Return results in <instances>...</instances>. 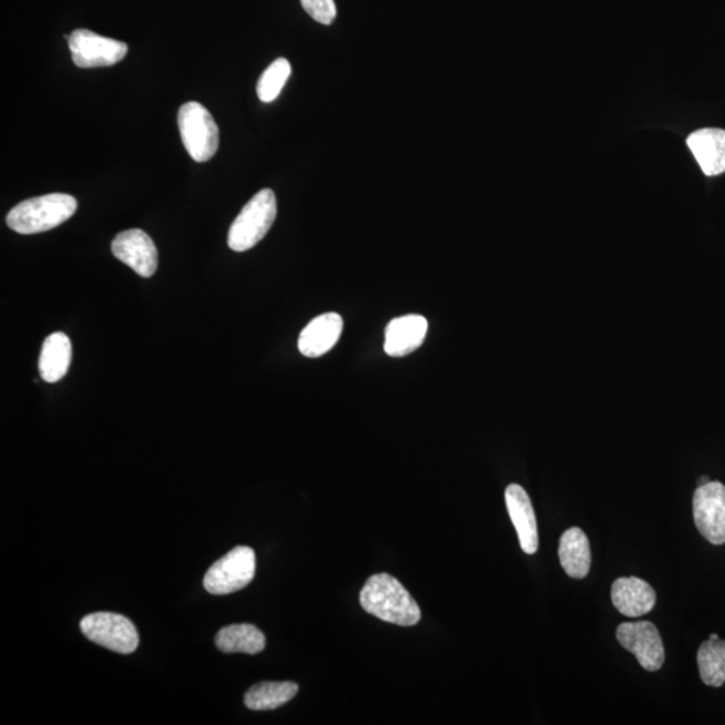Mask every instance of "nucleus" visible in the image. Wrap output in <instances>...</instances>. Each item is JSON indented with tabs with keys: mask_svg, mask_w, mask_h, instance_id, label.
I'll use <instances>...</instances> for the list:
<instances>
[{
	"mask_svg": "<svg viewBox=\"0 0 725 725\" xmlns=\"http://www.w3.org/2000/svg\"><path fill=\"white\" fill-rule=\"evenodd\" d=\"M360 604L368 614L398 626H415L421 609L398 579L389 574L368 578L360 591Z\"/></svg>",
	"mask_w": 725,
	"mask_h": 725,
	"instance_id": "obj_1",
	"label": "nucleus"
},
{
	"mask_svg": "<svg viewBox=\"0 0 725 725\" xmlns=\"http://www.w3.org/2000/svg\"><path fill=\"white\" fill-rule=\"evenodd\" d=\"M78 210V201L68 194H49L19 203L6 222L19 234H38L52 231L67 222Z\"/></svg>",
	"mask_w": 725,
	"mask_h": 725,
	"instance_id": "obj_2",
	"label": "nucleus"
},
{
	"mask_svg": "<svg viewBox=\"0 0 725 725\" xmlns=\"http://www.w3.org/2000/svg\"><path fill=\"white\" fill-rule=\"evenodd\" d=\"M277 216L276 195L270 188L261 190L247 202L228 231L227 244L234 252H247L265 238Z\"/></svg>",
	"mask_w": 725,
	"mask_h": 725,
	"instance_id": "obj_3",
	"label": "nucleus"
},
{
	"mask_svg": "<svg viewBox=\"0 0 725 725\" xmlns=\"http://www.w3.org/2000/svg\"><path fill=\"white\" fill-rule=\"evenodd\" d=\"M184 149L195 162L205 163L219 147V130L212 113L195 101L183 104L177 113Z\"/></svg>",
	"mask_w": 725,
	"mask_h": 725,
	"instance_id": "obj_4",
	"label": "nucleus"
},
{
	"mask_svg": "<svg viewBox=\"0 0 725 725\" xmlns=\"http://www.w3.org/2000/svg\"><path fill=\"white\" fill-rule=\"evenodd\" d=\"M256 576V553L251 547H235L206 572L203 586L213 595H227L245 589Z\"/></svg>",
	"mask_w": 725,
	"mask_h": 725,
	"instance_id": "obj_5",
	"label": "nucleus"
},
{
	"mask_svg": "<svg viewBox=\"0 0 725 725\" xmlns=\"http://www.w3.org/2000/svg\"><path fill=\"white\" fill-rule=\"evenodd\" d=\"M88 640L120 654H131L139 646V633L132 621L114 613H93L80 622Z\"/></svg>",
	"mask_w": 725,
	"mask_h": 725,
	"instance_id": "obj_6",
	"label": "nucleus"
},
{
	"mask_svg": "<svg viewBox=\"0 0 725 725\" xmlns=\"http://www.w3.org/2000/svg\"><path fill=\"white\" fill-rule=\"evenodd\" d=\"M68 42L74 65L82 69L113 67L129 53V44L85 29L74 30Z\"/></svg>",
	"mask_w": 725,
	"mask_h": 725,
	"instance_id": "obj_7",
	"label": "nucleus"
},
{
	"mask_svg": "<svg viewBox=\"0 0 725 725\" xmlns=\"http://www.w3.org/2000/svg\"><path fill=\"white\" fill-rule=\"evenodd\" d=\"M693 518L698 532L709 543H725V487L722 482L709 481L696 489L693 496Z\"/></svg>",
	"mask_w": 725,
	"mask_h": 725,
	"instance_id": "obj_8",
	"label": "nucleus"
},
{
	"mask_svg": "<svg viewBox=\"0 0 725 725\" xmlns=\"http://www.w3.org/2000/svg\"><path fill=\"white\" fill-rule=\"evenodd\" d=\"M620 644L637 657L649 672H657L665 661V649L658 629L652 622H623L616 629Z\"/></svg>",
	"mask_w": 725,
	"mask_h": 725,
	"instance_id": "obj_9",
	"label": "nucleus"
},
{
	"mask_svg": "<svg viewBox=\"0 0 725 725\" xmlns=\"http://www.w3.org/2000/svg\"><path fill=\"white\" fill-rule=\"evenodd\" d=\"M112 253L139 276L150 278L155 275L157 249L150 235L140 228L118 234L112 242Z\"/></svg>",
	"mask_w": 725,
	"mask_h": 725,
	"instance_id": "obj_10",
	"label": "nucleus"
},
{
	"mask_svg": "<svg viewBox=\"0 0 725 725\" xmlns=\"http://www.w3.org/2000/svg\"><path fill=\"white\" fill-rule=\"evenodd\" d=\"M508 513L517 528L521 550L533 555L539 549V533L535 511H533L530 496L523 487L511 483L506 491Z\"/></svg>",
	"mask_w": 725,
	"mask_h": 725,
	"instance_id": "obj_11",
	"label": "nucleus"
},
{
	"mask_svg": "<svg viewBox=\"0 0 725 725\" xmlns=\"http://www.w3.org/2000/svg\"><path fill=\"white\" fill-rule=\"evenodd\" d=\"M614 606L623 615L631 619L646 615L656 606V591L640 578H620L612 588Z\"/></svg>",
	"mask_w": 725,
	"mask_h": 725,
	"instance_id": "obj_12",
	"label": "nucleus"
},
{
	"mask_svg": "<svg viewBox=\"0 0 725 725\" xmlns=\"http://www.w3.org/2000/svg\"><path fill=\"white\" fill-rule=\"evenodd\" d=\"M428 320L419 315H406L391 320L386 328V354L392 358H402L417 351L428 335Z\"/></svg>",
	"mask_w": 725,
	"mask_h": 725,
	"instance_id": "obj_13",
	"label": "nucleus"
},
{
	"mask_svg": "<svg viewBox=\"0 0 725 725\" xmlns=\"http://www.w3.org/2000/svg\"><path fill=\"white\" fill-rule=\"evenodd\" d=\"M343 326H345L343 317L335 312L315 317L303 329L300 339H298V349L307 358H320L339 341Z\"/></svg>",
	"mask_w": 725,
	"mask_h": 725,
	"instance_id": "obj_14",
	"label": "nucleus"
},
{
	"mask_svg": "<svg viewBox=\"0 0 725 725\" xmlns=\"http://www.w3.org/2000/svg\"><path fill=\"white\" fill-rule=\"evenodd\" d=\"M686 144L705 175L716 176L725 173L724 130H698L691 133Z\"/></svg>",
	"mask_w": 725,
	"mask_h": 725,
	"instance_id": "obj_15",
	"label": "nucleus"
},
{
	"mask_svg": "<svg viewBox=\"0 0 725 725\" xmlns=\"http://www.w3.org/2000/svg\"><path fill=\"white\" fill-rule=\"evenodd\" d=\"M559 559L565 574L574 579L586 578L591 565L590 543L581 528L565 531L559 543Z\"/></svg>",
	"mask_w": 725,
	"mask_h": 725,
	"instance_id": "obj_16",
	"label": "nucleus"
},
{
	"mask_svg": "<svg viewBox=\"0 0 725 725\" xmlns=\"http://www.w3.org/2000/svg\"><path fill=\"white\" fill-rule=\"evenodd\" d=\"M72 361V343L62 333L47 337L40 356V374L47 384H57L68 374Z\"/></svg>",
	"mask_w": 725,
	"mask_h": 725,
	"instance_id": "obj_17",
	"label": "nucleus"
},
{
	"mask_svg": "<svg viewBox=\"0 0 725 725\" xmlns=\"http://www.w3.org/2000/svg\"><path fill=\"white\" fill-rule=\"evenodd\" d=\"M215 645L224 653L258 654L264 651L266 639L258 627L241 623L221 629Z\"/></svg>",
	"mask_w": 725,
	"mask_h": 725,
	"instance_id": "obj_18",
	"label": "nucleus"
},
{
	"mask_svg": "<svg viewBox=\"0 0 725 725\" xmlns=\"http://www.w3.org/2000/svg\"><path fill=\"white\" fill-rule=\"evenodd\" d=\"M295 683H261L253 685L245 695V705L252 711H272L289 703L297 695Z\"/></svg>",
	"mask_w": 725,
	"mask_h": 725,
	"instance_id": "obj_19",
	"label": "nucleus"
},
{
	"mask_svg": "<svg viewBox=\"0 0 725 725\" xmlns=\"http://www.w3.org/2000/svg\"><path fill=\"white\" fill-rule=\"evenodd\" d=\"M697 664L705 685L722 686L725 683V641H705L698 649Z\"/></svg>",
	"mask_w": 725,
	"mask_h": 725,
	"instance_id": "obj_20",
	"label": "nucleus"
},
{
	"mask_svg": "<svg viewBox=\"0 0 725 725\" xmlns=\"http://www.w3.org/2000/svg\"><path fill=\"white\" fill-rule=\"evenodd\" d=\"M292 67L288 60L278 59L265 70L258 81L257 94L263 103H272L282 93L286 81L290 78Z\"/></svg>",
	"mask_w": 725,
	"mask_h": 725,
	"instance_id": "obj_21",
	"label": "nucleus"
},
{
	"mask_svg": "<svg viewBox=\"0 0 725 725\" xmlns=\"http://www.w3.org/2000/svg\"><path fill=\"white\" fill-rule=\"evenodd\" d=\"M302 4L307 14L316 22L328 27L335 21L337 14L335 0H302Z\"/></svg>",
	"mask_w": 725,
	"mask_h": 725,
	"instance_id": "obj_22",
	"label": "nucleus"
},
{
	"mask_svg": "<svg viewBox=\"0 0 725 725\" xmlns=\"http://www.w3.org/2000/svg\"><path fill=\"white\" fill-rule=\"evenodd\" d=\"M711 481L709 477L703 476L702 479L697 481L698 487L705 486V483H708Z\"/></svg>",
	"mask_w": 725,
	"mask_h": 725,
	"instance_id": "obj_23",
	"label": "nucleus"
},
{
	"mask_svg": "<svg viewBox=\"0 0 725 725\" xmlns=\"http://www.w3.org/2000/svg\"><path fill=\"white\" fill-rule=\"evenodd\" d=\"M717 639H718V637H717V634H711L709 640H717Z\"/></svg>",
	"mask_w": 725,
	"mask_h": 725,
	"instance_id": "obj_24",
	"label": "nucleus"
}]
</instances>
